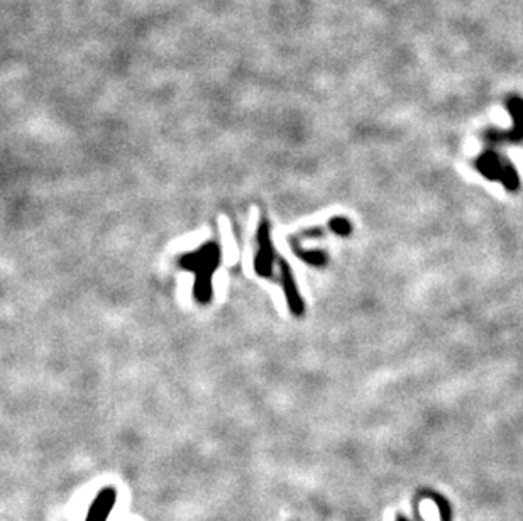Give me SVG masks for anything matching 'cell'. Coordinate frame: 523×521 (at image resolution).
<instances>
[{"instance_id":"1","label":"cell","mask_w":523,"mask_h":521,"mask_svg":"<svg viewBox=\"0 0 523 521\" xmlns=\"http://www.w3.org/2000/svg\"><path fill=\"white\" fill-rule=\"evenodd\" d=\"M221 262V247L215 242L200 246L196 253H190L181 257V264L188 271L196 273L195 296L200 303H208L212 296V275Z\"/></svg>"}]
</instances>
